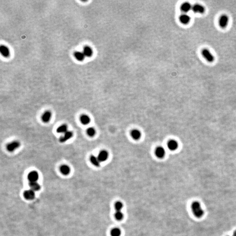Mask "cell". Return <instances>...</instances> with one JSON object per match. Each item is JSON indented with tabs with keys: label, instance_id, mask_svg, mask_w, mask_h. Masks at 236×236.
I'll use <instances>...</instances> for the list:
<instances>
[{
	"label": "cell",
	"instance_id": "obj_16",
	"mask_svg": "<svg viewBox=\"0 0 236 236\" xmlns=\"http://www.w3.org/2000/svg\"><path fill=\"white\" fill-rule=\"evenodd\" d=\"M131 136L132 138L135 140H138L140 138L141 134L139 130L135 129L133 130L131 132Z\"/></svg>",
	"mask_w": 236,
	"mask_h": 236
},
{
	"label": "cell",
	"instance_id": "obj_14",
	"mask_svg": "<svg viewBox=\"0 0 236 236\" xmlns=\"http://www.w3.org/2000/svg\"><path fill=\"white\" fill-rule=\"evenodd\" d=\"M155 154L157 157L160 158H162L165 156V150L162 147H158L156 150Z\"/></svg>",
	"mask_w": 236,
	"mask_h": 236
},
{
	"label": "cell",
	"instance_id": "obj_3",
	"mask_svg": "<svg viewBox=\"0 0 236 236\" xmlns=\"http://www.w3.org/2000/svg\"><path fill=\"white\" fill-rule=\"evenodd\" d=\"M229 22V17L227 15H223L220 16L219 20V25L220 27L224 29L227 26Z\"/></svg>",
	"mask_w": 236,
	"mask_h": 236
},
{
	"label": "cell",
	"instance_id": "obj_18",
	"mask_svg": "<svg viewBox=\"0 0 236 236\" xmlns=\"http://www.w3.org/2000/svg\"><path fill=\"white\" fill-rule=\"evenodd\" d=\"M60 172H61L62 174L66 175L69 174L70 172V168L69 167V166L66 165H63L61 166L60 168Z\"/></svg>",
	"mask_w": 236,
	"mask_h": 236
},
{
	"label": "cell",
	"instance_id": "obj_13",
	"mask_svg": "<svg viewBox=\"0 0 236 236\" xmlns=\"http://www.w3.org/2000/svg\"><path fill=\"white\" fill-rule=\"evenodd\" d=\"M0 52L2 55L5 57H7L10 55L9 49L5 45H2L0 47Z\"/></svg>",
	"mask_w": 236,
	"mask_h": 236
},
{
	"label": "cell",
	"instance_id": "obj_1",
	"mask_svg": "<svg viewBox=\"0 0 236 236\" xmlns=\"http://www.w3.org/2000/svg\"><path fill=\"white\" fill-rule=\"evenodd\" d=\"M191 208L193 214L196 217L201 218L203 216L204 212L202 208L201 204L200 202L197 201L194 202L192 204Z\"/></svg>",
	"mask_w": 236,
	"mask_h": 236
},
{
	"label": "cell",
	"instance_id": "obj_22",
	"mask_svg": "<svg viewBox=\"0 0 236 236\" xmlns=\"http://www.w3.org/2000/svg\"><path fill=\"white\" fill-rule=\"evenodd\" d=\"M74 56L77 60H79V61H82L84 60L85 56H84L83 52H76L74 53Z\"/></svg>",
	"mask_w": 236,
	"mask_h": 236
},
{
	"label": "cell",
	"instance_id": "obj_12",
	"mask_svg": "<svg viewBox=\"0 0 236 236\" xmlns=\"http://www.w3.org/2000/svg\"><path fill=\"white\" fill-rule=\"evenodd\" d=\"M178 147V144L177 142L175 140H171L169 141L167 144V147L169 150L172 151H174L177 149Z\"/></svg>",
	"mask_w": 236,
	"mask_h": 236
},
{
	"label": "cell",
	"instance_id": "obj_5",
	"mask_svg": "<svg viewBox=\"0 0 236 236\" xmlns=\"http://www.w3.org/2000/svg\"><path fill=\"white\" fill-rule=\"evenodd\" d=\"M20 145V143L17 141H15L10 144H7V149L9 152H13L15 151L16 149L18 148Z\"/></svg>",
	"mask_w": 236,
	"mask_h": 236
},
{
	"label": "cell",
	"instance_id": "obj_9",
	"mask_svg": "<svg viewBox=\"0 0 236 236\" xmlns=\"http://www.w3.org/2000/svg\"><path fill=\"white\" fill-rule=\"evenodd\" d=\"M109 157V154L107 151L106 150H102L98 154V158L99 161L101 162H104L107 160Z\"/></svg>",
	"mask_w": 236,
	"mask_h": 236
},
{
	"label": "cell",
	"instance_id": "obj_6",
	"mask_svg": "<svg viewBox=\"0 0 236 236\" xmlns=\"http://www.w3.org/2000/svg\"><path fill=\"white\" fill-rule=\"evenodd\" d=\"M39 174L36 171L30 172L28 175V179L30 182H36L38 180Z\"/></svg>",
	"mask_w": 236,
	"mask_h": 236
},
{
	"label": "cell",
	"instance_id": "obj_2",
	"mask_svg": "<svg viewBox=\"0 0 236 236\" xmlns=\"http://www.w3.org/2000/svg\"><path fill=\"white\" fill-rule=\"evenodd\" d=\"M202 54L205 60L210 63L214 61V57L211 52L207 49H204L202 51Z\"/></svg>",
	"mask_w": 236,
	"mask_h": 236
},
{
	"label": "cell",
	"instance_id": "obj_24",
	"mask_svg": "<svg viewBox=\"0 0 236 236\" xmlns=\"http://www.w3.org/2000/svg\"><path fill=\"white\" fill-rule=\"evenodd\" d=\"M121 234V231L118 228H113L111 231V236H120Z\"/></svg>",
	"mask_w": 236,
	"mask_h": 236
},
{
	"label": "cell",
	"instance_id": "obj_23",
	"mask_svg": "<svg viewBox=\"0 0 236 236\" xmlns=\"http://www.w3.org/2000/svg\"><path fill=\"white\" fill-rule=\"evenodd\" d=\"M68 131V126L65 124L61 125L57 128V132L58 133L64 134L66 133Z\"/></svg>",
	"mask_w": 236,
	"mask_h": 236
},
{
	"label": "cell",
	"instance_id": "obj_28",
	"mask_svg": "<svg viewBox=\"0 0 236 236\" xmlns=\"http://www.w3.org/2000/svg\"><path fill=\"white\" fill-rule=\"evenodd\" d=\"M232 236H236V230H235L234 232H233V235Z\"/></svg>",
	"mask_w": 236,
	"mask_h": 236
},
{
	"label": "cell",
	"instance_id": "obj_20",
	"mask_svg": "<svg viewBox=\"0 0 236 236\" xmlns=\"http://www.w3.org/2000/svg\"><path fill=\"white\" fill-rule=\"evenodd\" d=\"M90 161L93 165L96 167H99L100 166V161L98 159V157H96L95 156H91L90 157Z\"/></svg>",
	"mask_w": 236,
	"mask_h": 236
},
{
	"label": "cell",
	"instance_id": "obj_15",
	"mask_svg": "<svg viewBox=\"0 0 236 236\" xmlns=\"http://www.w3.org/2000/svg\"><path fill=\"white\" fill-rule=\"evenodd\" d=\"M51 113L50 111H46L43 114L42 117V120L44 122H47L50 121L51 117Z\"/></svg>",
	"mask_w": 236,
	"mask_h": 236
},
{
	"label": "cell",
	"instance_id": "obj_19",
	"mask_svg": "<svg viewBox=\"0 0 236 236\" xmlns=\"http://www.w3.org/2000/svg\"><path fill=\"white\" fill-rule=\"evenodd\" d=\"M80 120L81 123L84 125H88L90 122V119L88 116L86 115H83L81 116Z\"/></svg>",
	"mask_w": 236,
	"mask_h": 236
},
{
	"label": "cell",
	"instance_id": "obj_25",
	"mask_svg": "<svg viewBox=\"0 0 236 236\" xmlns=\"http://www.w3.org/2000/svg\"><path fill=\"white\" fill-rule=\"evenodd\" d=\"M115 217L117 220L120 221L123 219L124 215L121 211H116L115 213Z\"/></svg>",
	"mask_w": 236,
	"mask_h": 236
},
{
	"label": "cell",
	"instance_id": "obj_21",
	"mask_svg": "<svg viewBox=\"0 0 236 236\" xmlns=\"http://www.w3.org/2000/svg\"><path fill=\"white\" fill-rule=\"evenodd\" d=\"M83 53L85 56L90 57L92 56L93 51L92 49L89 46H85L84 49Z\"/></svg>",
	"mask_w": 236,
	"mask_h": 236
},
{
	"label": "cell",
	"instance_id": "obj_10",
	"mask_svg": "<svg viewBox=\"0 0 236 236\" xmlns=\"http://www.w3.org/2000/svg\"><path fill=\"white\" fill-rule=\"evenodd\" d=\"M35 196L34 191L31 189L25 191L24 193V196L27 200H32L34 199Z\"/></svg>",
	"mask_w": 236,
	"mask_h": 236
},
{
	"label": "cell",
	"instance_id": "obj_8",
	"mask_svg": "<svg viewBox=\"0 0 236 236\" xmlns=\"http://www.w3.org/2000/svg\"><path fill=\"white\" fill-rule=\"evenodd\" d=\"M73 134L72 132L68 131L66 132V133L64 134L63 136L60 138L59 141L60 143H62L65 142L66 141H68V139L71 138L73 136Z\"/></svg>",
	"mask_w": 236,
	"mask_h": 236
},
{
	"label": "cell",
	"instance_id": "obj_7",
	"mask_svg": "<svg viewBox=\"0 0 236 236\" xmlns=\"http://www.w3.org/2000/svg\"><path fill=\"white\" fill-rule=\"evenodd\" d=\"M192 6L188 2H185L182 4L181 6V9L182 12L186 14L190 11L192 10Z\"/></svg>",
	"mask_w": 236,
	"mask_h": 236
},
{
	"label": "cell",
	"instance_id": "obj_27",
	"mask_svg": "<svg viewBox=\"0 0 236 236\" xmlns=\"http://www.w3.org/2000/svg\"><path fill=\"white\" fill-rule=\"evenodd\" d=\"M87 133L89 136L92 137L96 134V130L93 128H89L87 130Z\"/></svg>",
	"mask_w": 236,
	"mask_h": 236
},
{
	"label": "cell",
	"instance_id": "obj_26",
	"mask_svg": "<svg viewBox=\"0 0 236 236\" xmlns=\"http://www.w3.org/2000/svg\"><path fill=\"white\" fill-rule=\"evenodd\" d=\"M123 204L120 201H118L115 204V208L116 211H121L122 209L123 208Z\"/></svg>",
	"mask_w": 236,
	"mask_h": 236
},
{
	"label": "cell",
	"instance_id": "obj_17",
	"mask_svg": "<svg viewBox=\"0 0 236 236\" xmlns=\"http://www.w3.org/2000/svg\"><path fill=\"white\" fill-rule=\"evenodd\" d=\"M30 188L33 191H38L40 188V186L36 182H30L29 184Z\"/></svg>",
	"mask_w": 236,
	"mask_h": 236
},
{
	"label": "cell",
	"instance_id": "obj_11",
	"mask_svg": "<svg viewBox=\"0 0 236 236\" xmlns=\"http://www.w3.org/2000/svg\"><path fill=\"white\" fill-rule=\"evenodd\" d=\"M179 19L182 23L185 24V25H187L188 23H189L190 22L191 17L185 13L182 14L180 16Z\"/></svg>",
	"mask_w": 236,
	"mask_h": 236
},
{
	"label": "cell",
	"instance_id": "obj_4",
	"mask_svg": "<svg viewBox=\"0 0 236 236\" xmlns=\"http://www.w3.org/2000/svg\"><path fill=\"white\" fill-rule=\"evenodd\" d=\"M192 11L195 13L203 14L205 12V8L202 5L195 4L192 6Z\"/></svg>",
	"mask_w": 236,
	"mask_h": 236
}]
</instances>
